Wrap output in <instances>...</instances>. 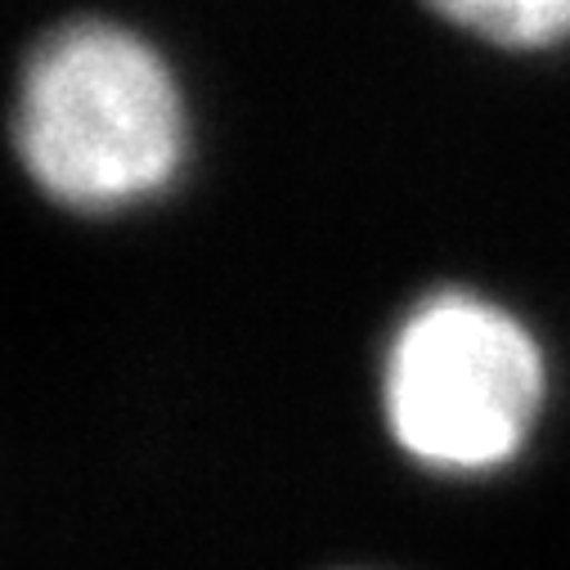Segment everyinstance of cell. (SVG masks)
Instances as JSON below:
<instances>
[{"label": "cell", "mask_w": 570, "mask_h": 570, "mask_svg": "<svg viewBox=\"0 0 570 570\" xmlns=\"http://www.w3.org/2000/svg\"><path fill=\"white\" fill-rule=\"evenodd\" d=\"M14 145L28 176L68 207L112 212L163 194L185 163L171 68L117 23H68L23 63Z\"/></svg>", "instance_id": "6da1fadb"}, {"label": "cell", "mask_w": 570, "mask_h": 570, "mask_svg": "<svg viewBox=\"0 0 570 570\" xmlns=\"http://www.w3.org/2000/svg\"><path fill=\"white\" fill-rule=\"evenodd\" d=\"M445 23L490 46L543 50L570 37V0H426Z\"/></svg>", "instance_id": "3957f363"}, {"label": "cell", "mask_w": 570, "mask_h": 570, "mask_svg": "<svg viewBox=\"0 0 570 570\" xmlns=\"http://www.w3.org/2000/svg\"><path fill=\"white\" fill-rule=\"evenodd\" d=\"M543 404V355L503 306L476 293L417 302L382 368L395 445L432 472L472 476L512 463Z\"/></svg>", "instance_id": "7a4b0ae2"}]
</instances>
